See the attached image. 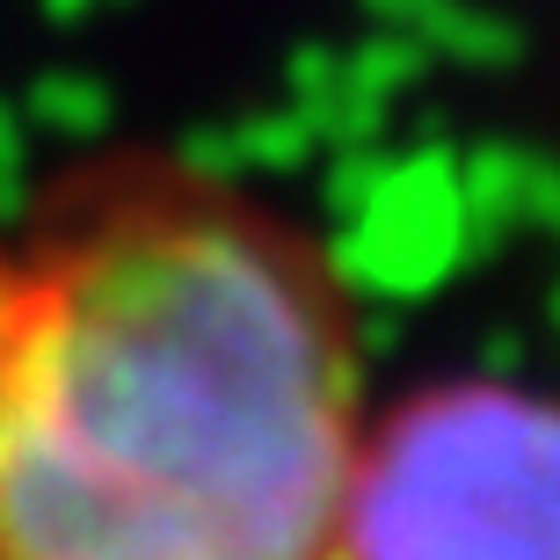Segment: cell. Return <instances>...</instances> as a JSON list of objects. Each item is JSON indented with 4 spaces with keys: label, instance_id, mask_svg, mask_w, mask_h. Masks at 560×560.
I'll return each instance as SVG.
<instances>
[{
    "label": "cell",
    "instance_id": "1",
    "mask_svg": "<svg viewBox=\"0 0 560 560\" xmlns=\"http://www.w3.org/2000/svg\"><path fill=\"white\" fill-rule=\"evenodd\" d=\"M364 430L328 255L131 175L0 241V560H328Z\"/></svg>",
    "mask_w": 560,
    "mask_h": 560
},
{
    "label": "cell",
    "instance_id": "2",
    "mask_svg": "<svg viewBox=\"0 0 560 560\" xmlns=\"http://www.w3.org/2000/svg\"><path fill=\"white\" fill-rule=\"evenodd\" d=\"M328 560H560V394L458 378L364 422Z\"/></svg>",
    "mask_w": 560,
    "mask_h": 560
}]
</instances>
